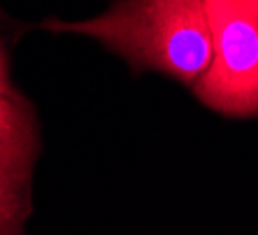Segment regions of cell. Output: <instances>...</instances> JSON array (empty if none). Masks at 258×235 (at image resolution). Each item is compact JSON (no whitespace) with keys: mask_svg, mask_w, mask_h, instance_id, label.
<instances>
[{"mask_svg":"<svg viewBox=\"0 0 258 235\" xmlns=\"http://www.w3.org/2000/svg\"><path fill=\"white\" fill-rule=\"evenodd\" d=\"M40 28L93 37L133 73H161L193 86L212 61L205 0H112L86 21L47 19Z\"/></svg>","mask_w":258,"mask_h":235,"instance_id":"6da1fadb","label":"cell"},{"mask_svg":"<svg viewBox=\"0 0 258 235\" xmlns=\"http://www.w3.org/2000/svg\"><path fill=\"white\" fill-rule=\"evenodd\" d=\"M212 61L193 93L205 107L230 119L258 116V21L237 0H205Z\"/></svg>","mask_w":258,"mask_h":235,"instance_id":"7a4b0ae2","label":"cell"},{"mask_svg":"<svg viewBox=\"0 0 258 235\" xmlns=\"http://www.w3.org/2000/svg\"><path fill=\"white\" fill-rule=\"evenodd\" d=\"M40 154L37 112L21 91L0 89V180L33 187Z\"/></svg>","mask_w":258,"mask_h":235,"instance_id":"3957f363","label":"cell"},{"mask_svg":"<svg viewBox=\"0 0 258 235\" xmlns=\"http://www.w3.org/2000/svg\"><path fill=\"white\" fill-rule=\"evenodd\" d=\"M33 187L0 180V235H24L26 219L33 212Z\"/></svg>","mask_w":258,"mask_h":235,"instance_id":"277c9868","label":"cell"},{"mask_svg":"<svg viewBox=\"0 0 258 235\" xmlns=\"http://www.w3.org/2000/svg\"><path fill=\"white\" fill-rule=\"evenodd\" d=\"M0 89L19 91L12 82V75H10V51H7V42L3 37V17H0Z\"/></svg>","mask_w":258,"mask_h":235,"instance_id":"5b68a950","label":"cell"},{"mask_svg":"<svg viewBox=\"0 0 258 235\" xmlns=\"http://www.w3.org/2000/svg\"><path fill=\"white\" fill-rule=\"evenodd\" d=\"M237 3H240V5L244 7L246 12H249V14H251V17L258 21V0H237Z\"/></svg>","mask_w":258,"mask_h":235,"instance_id":"8992f818","label":"cell"}]
</instances>
